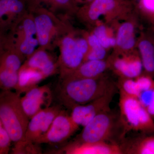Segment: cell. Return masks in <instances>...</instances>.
Wrapping results in <instances>:
<instances>
[{
    "label": "cell",
    "mask_w": 154,
    "mask_h": 154,
    "mask_svg": "<svg viewBox=\"0 0 154 154\" xmlns=\"http://www.w3.org/2000/svg\"><path fill=\"white\" fill-rule=\"evenodd\" d=\"M116 86L119 92L137 99L141 93L135 80L132 79L125 78L120 81Z\"/></svg>",
    "instance_id": "25"
},
{
    "label": "cell",
    "mask_w": 154,
    "mask_h": 154,
    "mask_svg": "<svg viewBox=\"0 0 154 154\" xmlns=\"http://www.w3.org/2000/svg\"><path fill=\"white\" fill-rule=\"evenodd\" d=\"M88 43L93 48L102 46L99 42V39L95 35H91L88 38Z\"/></svg>",
    "instance_id": "35"
},
{
    "label": "cell",
    "mask_w": 154,
    "mask_h": 154,
    "mask_svg": "<svg viewBox=\"0 0 154 154\" xmlns=\"http://www.w3.org/2000/svg\"><path fill=\"white\" fill-rule=\"evenodd\" d=\"M143 67L149 75H154V42L143 38L139 44Z\"/></svg>",
    "instance_id": "20"
},
{
    "label": "cell",
    "mask_w": 154,
    "mask_h": 154,
    "mask_svg": "<svg viewBox=\"0 0 154 154\" xmlns=\"http://www.w3.org/2000/svg\"><path fill=\"white\" fill-rule=\"evenodd\" d=\"M0 119L12 142L24 138L29 119L22 107L20 95L16 92H0Z\"/></svg>",
    "instance_id": "3"
},
{
    "label": "cell",
    "mask_w": 154,
    "mask_h": 154,
    "mask_svg": "<svg viewBox=\"0 0 154 154\" xmlns=\"http://www.w3.org/2000/svg\"><path fill=\"white\" fill-rule=\"evenodd\" d=\"M95 35L99 39L100 44L103 48H107L111 46H114L116 41L113 38L107 37L106 28L104 26H99L96 28L94 32Z\"/></svg>",
    "instance_id": "27"
},
{
    "label": "cell",
    "mask_w": 154,
    "mask_h": 154,
    "mask_svg": "<svg viewBox=\"0 0 154 154\" xmlns=\"http://www.w3.org/2000/svg\"><path fill=\"white\" fill-rule=\"evenodd\" d=\"M28 12L25 0H0V30L9 33Z\"/></svg>",
    "instance_id": "12"
},
{
    "label": "cell",
    "mask_w": 154,
    "mask_h": 154,
    "mask_svg": "<svg viewBox=\"0 0 154 154\" xmlns=\"http://www.w3.org/2000/svg\"><path fill=\"white\" fill-rule=\"evenodd\" d=\"M60 55L58 58V72L60 79L75 71L84 62L85 54L71 36L63 35L58 42Z\"/></svg>",
    "instance_id": "7"
},
{
    "label": "cell",
    "mask_w": 154,
    "mask_h": 154,
    "mask_svg": "<svg viewBox=\"0 0 154 154\" xmlns=\"http://www.w3.org/2000/svg\"><path fill=\"white\" fill-rule=\"evenodd\" d=\"M45 79L46 78L40 72L22 65L18 72V83L15 90L20 95L38 86V84Z\"/></svg>",
    "instance_id": "16"
},
{
    "label": "cell",
    "mask_w": 154,
    "mask_h": 154,
    "mask_svg": "<svg viewBox=\"0 0 154 154\" xmlns=\"http://www.w3.org/2000/svg\"><path fill=\"white\" fill-rule=\"evenodd\" d=\"M133 33L134 27L132 24L126 23L122 25L117 36L116 42L118 45L123 49L132 48L135 43Z\"/></svg>",
    "instance_id": "21"
},
{
    "label": "cell",
    "mask_w": 154,
    "mask_h": 154,
    "mask_svg": "<svg viewBox=\"0 0 154 154\" xmlns=\"http://www.w3.org/2000/svg\"><path fill=\"white\" fill-rule=\"evenodd\" d=\"M116 85L106 79H60L56 88L57 99L60 105L71 110L85 105L107 93Z\"/></svg>",
    "instance_id": "1"
},
{
    "label": "cell",
    "mask_w": 154,
    "mask_h": 154,
    "mask_svg": "<svg viewBox=\"0 0 154 154\" xmlns=\"http://www.w3.org/2000/svg\"><path fill=\"white\" fill-rule=\"evenodd\" d=\"M119 146L122 154H154V136L125 137Z\"/></svg>",
    "instance_id": "15"
},
{
    "label": "cell",
    "mask_w": 154,
    "mask_h": 154,
    "mask_svg": "<svg viewBox=\"0 0 154 154\" xmlns=\"http://www.w3.org/2000/svg\"><path fill=\"white\" fill-rule=\"evenodd\" d=\"M107 67L103 60H87L84 62L75 71L62 79H94L100 76Z\"/></svg>",
    "instance_id": "17"
},
{
    "label": "cell",
    "mask_w": 154,
    "mask_h": 154,
    "mask_svg": "<svg viewBox=\"0 0 154 154\" xmlns=\"http://www.w3.org/2000/svg\"><path fill=\"white\" fill-rule=\"evenodd\" d=\"M40 144L23 139L14 143L11 149L14 154H38L42 153Z\"/></svg>",
    "instance_id": "24"
},
{
    "label": "cell",
    "mask_w": 154,
    "mask_h": 154,
    "mask_svg": "<svg viewBox=\"0 0 154 154\" xmlns=\"http://www.w3.org/2000/svg\"><path fill=\"white\" fill-rule=\"evenodd\" d=\"M119 106L128 131L154 132V121L138 99L119 92Z\"/></svg>",
    "instance_id": "5"
},
{
    "label": "cell",
    "mask_w": 154,
    "mask_h": 154,
    "mask_svg": "<svg viewBox=\"0 0 154 154\" xmlns=\"http://www.w3.org/2000/svg\"><path fill=\"white\" fill-rule=\"evenodd\" d=\"M38 38V48L52 50L64 35V26L58 16L44 8L32 12Z\"/></svg>",
    "instance_id": "4"
},
{
    "label": "cell",
    "mask_w": 154,
    "mask_h": 154,
    "mask_svg": "<svg viewBox=\"0 0 154 154\" xmlns=\"http://www.w3.org/2000/svg\"><path fill=\"white\" fill-rule=\"evenodd\" d=\"M89 1H92V0H89Z\"/></svg>",
    "instance_id": "36"
},
{
    "label": "cell",
    "mask_w": 154,
    "mask_h": 154,
    "mask_svg": "<svg viewBox=\"0 0 154 154\" xmlns=\"http://www.w3.org/2000/svg\"><path fill=\"white\" fill-rule=\"evenodd\" d=\"M138 99L151 116L154 117V88L142 92Z\"/></svg>",
    "instance_id": "26"
},
{
    "label": "cell",
    "mask_w": 154,
    "mask_h": 154,
    "mask_svg": "<svg viewBox=\"0 0 154 154\" xmlns=\"http://www.w3.org/2000/svg\"><path fill=\"white\" fill-rule=\"evenodd\" d=\"M106 55V51L104 48L101 46L93 48L87 56V60H103Z\"/></svg>",
    "instance_id": "31"
},
{
    "label": "cell",
    "mask_w": 154,
    "mask_h": 154,
    "mask_svg": "<svg viewBox=\"0 0 154 154\" xmlns=\"http://www.w3.org/2000/svg\"><path fill=\"white\" fill-rule=\"evenodd\" d=\"M28 11L32 13L36 9L44 8L48 0H25Z\"/></svg>",
    "instance_id": "32"
},
{
    "label": "cell",
    "mask_w": 154,
    "mask_h": 154,
    "mask_svg": "<svg viewBox=\"0 0 154 154\" xmlns=\"http://www.w3.org/2000/svg\"><path fill=\"white\" fill-rule=\"evenodd\" d=\"M7 34L10 44L25 60L32 55L38 48L33 15L30 12L25 14Z\"/></svg>",
    "instance_id": "6"
},
{
    "label": "cell",
    "mask_w": 154,
    "mask_h": 154,
    "mask_svg": "<svg viewBox=\"0 0 154 154\" xmlns=\"http://www.w3.org/2000/svg\"><path fill=\"white\" fill-rule=\"evenodd\" d=\"M128 132L119 111L110 109L96 116L84 126L75 140L106 142L119 145Z\"/></svg>",
    "instance_id": "2"
},
{
    "label": "cell",
    "mask_w": 154,
    "mask_h": 154,
    "mask_svg": "<svg viewBox=\"0 0 154 154\" xmlns=\"http://www.w3.org/2000/svg\"><path fill=\"white\" fill-rule=\"evenodd\" d=\"M113 66L122 76L132 79L140 75L143 67L141 60L139 59L131 60L119 59L114 62Z\"/></svg>",
    "instance_id": "18"
},
{
    "label": "cell",
    "mask_w": 154,
    "mask_h": 154,
    "mask_svg": "<svg viewBox=\"0 0 154 154\" xmlns=\"http://www.w3.org/2000/svg\"><path fill=\"white\" fill-rule=\"evenodd\" d=\"M21 97L22 107L29 119L37 113L51 106L52 94L47 85L36 86Z\"/></svg>",
    "instance_id": "11"
},
{
    "label": "cell",
    "mask_w": 154,
    "mask_h": 154,
    "mask_svg": "<svg viewBox=\"0 0 154 154\" xmlns=\"http://www.w3.org/2000/svg\"><path fill=\"white\" fill-rule=\"evenodd\" d=\"M77 44L82 52L86 55L88 51V45L85 39L79 38L76 40Z\"/></svg>",
    "instance_id": "34"
},
{
    "label": "cell",
    "mask_w": 154,
    "mask_h": 154,
    "mask_svg": "<svg viewBox=\"0 0 154 154\" xmlns=\"http://www.w3.org/2000/svg\"><path fill=\"white\" fill-rule=\"evenodd\" d=\"M49 51L37 48L22 65L40 72L46 78L55 74L58 72L57 60H55Z\"/></svg>",
    "instance_id": "14"
},
{
    "label": "cell",
    "mask_w": 154,
    "mask_h": 154,
    "mask_svg": "<svg viewBox=\"0 0 154 154\" xmlns=\"http://www.w3.org/2000/svg\"><path fill=\"white\" fill-rule=\"evenodd\" d=\"M12 142L10 136L4 127L0 128V154H8Z\"/></svg>",
    "instance_id": "29"
},
{
    "label": "cell",
    "mask_w": 154,
    "mask_h": 154,
    "mask_svg": "<svg viewBox=\"0 0 154 154\" xmlns=\"http://www.w3.org/2000/svg\"><path fill=\"white\" fill-rule=\"evenodd\" d=\"M61 110L60 105L51 106L33 116L30 119L24 139L38 143Z\"/></svg>",
    "instance_id": "10"
},
{
    "label": "cell",
    "mask_w": 154,
    "mask_h": 154,
    "mask_svg": "<svg viewBox=\"0 0 154 154\" xmlns=\"http://www.w3.org/2000/svg\"><path fill=\"white\" fill-rule=\"evenodd\" d=\"M135 81L141 93L154 88V81L149 76L140 75Z\"/></svg>",
    "instance_id": "30"
},
{
    "label": "cell",
    "mask_w": 154,
    "mask_h": 154,
    "mask_svg": "<svg viewBox=\"0 0 154 154\" xmlns=\"http://www.w3.org/2000/svg\"><path fill=\"white\" fill-rule=\"evenodd\" d=\"M8 34L0 30V53L8 46Z\"/></svg>",
    "instance_id": "33"
},
{
    "label": "cell",
    "mask_w": 154,
    "mask_h": 154,
    "mask_svg": "<svg viewBox=\"0 0 154 154\" xmlns=\"http://www.w3.org/2000/svg\"><path fill=\"white\" fill-rule=\"evenodd\" d=\"M25 59L11 45L0 53V67L19 72Z\"/></svg>",
    "instance_id": "19"
},
{
    "label": "cell",
    "mask_w": 154,
    "mask_h": 154,
    "mask_svg": "<svg viewBox=\"0 0 154 154\" xmlns=\"http://www.w3.org/2000/svg\"><path fill=\"white\" fill-rule=\"evenodd\" d=\"M71 0H48L45 8L58 16L60 12L65 10L69 5Z\"/></svg>",
    "instance_id": "28"
},
{
    "label": "cell",
    "mask_w": 154,
    "mask_h": 154,
    "mask_svg": "<svg viewBox=\"0 0 154 154\" xmlns=\"http://www.w3.org/2000/svg\"><path fill=\"white\" fill-rule=\"evenodd\" d=\"M115 6L114 0H95L88 11V16L93 20L98 19L102 14L112 10Z\"/></svg>",
    "instance_id": "22"
},
{
    "label": "cell",
    "mask_w": 154,
    "mask_h": 154,
    "mask_svg": "<svg viewBox=\"0 0 154 154\" xmlns=\"http://www.w3.org/2000/svg\"><path fill=\"white\" fill-rule=\"evenodd\" d=\"M67 154H122L119 145L106 142H80L74 141L58 152Z\"/></svg>",
    "instance_id": "13"
},
{
    "label": "cell",
    "mask_w": 154,
    "mask_h": 154,
    "mask_svg": "<svg viewBox=\"0 0 154 154\" xmlns=\"http://www.w3.org/2000/svg\"><path fill=\"white\" fill-rule=\"evenodd\" d=\"M117 86L104 95L85 105L76 106L71 110V117L79 126L84 127L100 113L110 109V105L116 94Z\"/></svg>",
    "instance_id": "8"
},
{
    "label": "cell",
    "mask_w": 154,
    "mask_h": 154,
    "mask_svg": "<svg viewBox=\"0 0 154 154\" xmlns=\"http://www.w3.org/2000/svg\"><path fill=\"white\" fill-rule=\"evenodd\" d=\"M79 127L73 121L70 115L62 109L54 119L47 132L38 140V143H62L69 138Z\"/></svg>",
    "instance_id": "9"
},
{
    "label": "cell",
    "mask_w": 154,
    "mask_h": 154,
    "mask_svg": "<svg viewBox=\"0 0 154 154\" xmlns=\"http://www.w3.org/2000/svg\"><path fill=\"white\" fill-rule=\"evenodd\" d=\"M18 81V72L0 67V89L2 91L15 90Z\"/></svg>",
    "instance_id": "23"
}]
</instances>
